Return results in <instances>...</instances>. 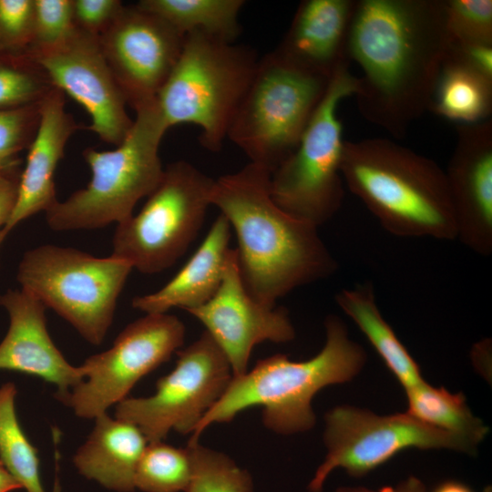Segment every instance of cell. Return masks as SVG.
Here are the masks:
<instances>
[{"label":"cell","instance_id":"obj_1","mask_svg":"<svg viewBox=\"0 0 492 492\" xmlns=\"http://www.w3.org/2000/svg\"><path fill=\"white\" fill-rule=\"evenodd\" d=\"M451 41L445 0H356L346 58L360 114L397 139L428 111Z\"/></svg>","mask_w":492,"mask_h":492},{"label":"cell","instance_id":"obj_2","mask_svg":"<svg viewBox=\"0 0 492 492\" xmlns=\"http://www.w3.org/2000/svg\"><path fill=\"white\" fill-rule=\"evenodd\" d=\"M271 172L250 162L214 179L210 206L235 232L242 282L252 298L269 307L301 286L333 274L337 262L318 228L280 208L270 193Z\"/></svg>","mask_w":492,"mask_h":492},{"label":"cell","instance_id":"obj_3","mask_svg":"<svg viewBox=\"0 0 492 492\" xmlns=\"http://www.w3.org/2000/svg\"><path fill=\"white\" fill-rule=\"evenodd\" d=\"M324 327L325 343L311 359L295 362L276 354L259 360L251 371L232 376L189 442L199 441L208 426L228 423L255 406L262 408V423L274 433L292 435L312 429L316 421L313 396L325 386L352 380L366 361L364 348L350 339L338 316H327Z\"/></svg>","mask_w":492,"mask_h":492},{"label":"cell","instance_id":"obj_4","mask_svg":"<svg viewBox=\"0 0 492 492\" xmlns=\"http://www.w3.org/2000/svg\"><path fill=\"white\" fill-rule=\"evenodd\" d=\"M341 173L391 234L456 239L445 169L433 159L390 138L344 140Z\"/></svg>","mask_w":492,"mask_h":492},{"label":"cell","instance_id":"obj_5","mask_svg":"<svg viewBox=\"0 0 492 492\" xmlns=\"http://www.w3.org/2000/svg\"><path fill=\"white\" fill-rule=\"evenodd\" d=\"M134 110L133 125L116 149H84L90 180L45 212L51 230H96L121 223L133 215L138 201L157 188L164 173L159 149L169 128L156 99Z\"/></svg>","mask_w":492,"mask_h":492},{"label":"cell","instance_id":"obj_6","mask_svg":"<svg viewBox=\"0 0 492 492\" xmlns=\"http://www.w3.org/2000/svg\"><path fill=\"white\" fill-rule=\"evenodd\" d=\"M257 63L246 46L201 33L185 36L179 59L156 97L168 128L194 124L201 130L202 146L220 149Z\"/></svg>","mask_w":492,"mask_h":492},{"label":"cell","instance_id":"obj_7","mask_svg":"<svg viewBox=\"0 0 492 492\" xmlns=\"http://www.w3.org/2000/svg\"><path fill=\"white\" fill-rule=\"evenodd\" d=\"M331 78L292 65L275 50L267 54L258 60L227 137L272 174L296 149Z\"/></svg>","mask_w":492,"mask_h":492},{"label":"cell","instance_id":"obj_8","mask_svg":"<svg viewBox=\"0 0 492 492\" xmlns=\"http://www.w3.org/2000/svg\"><path fill=\"white\" fill-rule=\"evenodd\" d=\"M132 270L130 263L112 255L96 257L72 247L44 244L24 253L16 278L20 289L98 345Z\"/></svg>","mask_w":492,"mask_h":492},{"label":"cell","instance_id":"obj_9","mask_svg":"<svg viewBox=\"0 0 492 492\" xmlns=\"http://www.w3.org/2000/svg\"><path fill=\"white\" fill-rule=\"evenodd\" d=\"M350 66L346 61L334 72L296 149L270 177L274 202L317 228L335 215L344 197L341 173L344 139L338 108L356 93L357 76Z\"/></svg>","mask_w":492,"mask_h":492},{"label":"cell","instance_id":"obj_10","mask_svg":"<svg viewBox=\"0 0 492 492\" xmlns=\"http://www.w3.org/2000/svg\"><path fill=\"white\" fill-rule=\"evenodd\" d=\"M213 182L187 161L167 166L139 212L117 224L111 255L143 274L170 268L203 225Z\"/></svg>","mask_w":492,"mask_h":492},{"label":"cell","instance_id":"obj_11","mask_svg":"<svg viewBox=\"0 0 492 492\" xmlns=\"http://www.w3.org/2000/svg\"><path fill=\"white\" fill-rule=\"evenodd\" d=\"M324 419L327 454L307 487L310 492H322L328 476L336 468L361 477L407 448H448L469 455L477 452V446L468 441L425 425L407 413L378 415L366 409L341 405L330 410Z\"/></svg>","mask_w":492,"mask_h":492},{"label":"cell","instance_id":"obj_12","mask_svg":"<svg viewBox=\"0 0 492 492\" xmlns=\"http://www.w3.org/2000/svg\"><path fill=\"white\" fill-rule=\"evenodd\" d=\"M177 354L175 368L158 380L153 395L117 404L116 418L137 425L148 443L162 441L170 430L192 434L233 376L225 355L206 332Z\"/></svg>","mask_w":492,"mask_h":492},{"label":"cell","instance_id":"obj_13","mask_svg":"<svg viewBox=\"0 0 492 492\" xmlns=\"http://www.w3.org/2000/svg\"><path fill=\"white\" fill-rule=\"evenodd\" d=\"M184 338L185 326L177 316L146 313L127 325L109 349L85 360L83 381L63 403L77 416L96 418L127 398L138 380L183 345Z\"/></svg>","mask_w":492,"mask_h":492},{"label":"cell","instance_id":"obj_14","mask_svg":"<svg viewBox=\"0 0 492 492\" xmlns=\"http://www.w3.org/2000/svg\"><path fill=\"white\" fill-rule=\"evenodd\" d=\"M97 37L128 105L136 109L156 99L179 59L185 36L134 5H124Z\"/></svg>","mask_w":492,"mask_h":492},{"label":"cell","instance_id":"obj_15","mask_svg":"<svg viewBox=\"0 0 492 492\" xmlns=\"http://www.w3.org/2000/svg\"><path fill=\"white\" fill-rule=\"evenodd\" d=\"M30 56L56 87L85 108L88 130L105 143L118 146L124 140L134 120L97 36L76 28L62 45Z\"/></svg>","mask_w":492,"mask_h":492},{"label":"cell","instance_id":"obj_16","mask_svg":"<svg viewBox=\"0 0 492 492\" xmlns=\"http://www.w3.org/2000/svg\"><path fill=\"white\" fill-rule=\"evenodd\" d=\"M225 355L232 375L248 371L253 348L263 342L287 343L295 330L283 308L261 304L246 290L237 255L231 249L221 283L203 305L190 312Z\"/></svg>","mask_w":492,"mask_h":492},{"label":"cell","instance_id":"obj_17","mask_svg":"<svg viewBox=\"0 0 492 492\" xmlns=\"http://www.w3.org/2000/svg\"><path fill=\"white\" fill-rule=\"evenodd\" d=\"M456 239L477 254L492 252V121L459 125L445 170Z\"/></svg>","mask_w":492,"mask_h":492},{"label":"cell","instance_id":"obj_18","mask_svg":"<svg viewBox=\"0 0 492 492\" xmlns=\"http://www.w3.org/2000/svg\"><path fill=\"white\" fill-rule=\"evenodd\" d=\"M0 306L9 316V328L0 343V370L36 375L54 384L56 397L63 403L84 374L53 343L46 329V307L22 289L1 294Z\"/></svg>","mask_w":492,"mask_h":492},{"label":"cell","instance_id":"obj_19","mask_svg":"<svg viewBox=\"0 0 492 492\" xmlns=\"http://www.w3.org/2000/svg\"><path fill=\"white\" fill-rule=\"evenodd\" d=\"M78 128L66 109L65 94L55 87L41 102L39 124L20 175L15 206L0 231V247L21 221L38 212H46L58 201L55 171L67 141Z\"/></svg>","mask_w":492,"mask_h":492},{"label":"cell","instance_id":"obj_20","mask_svg":"<svg viewBox=\"0 0 492 492\" xmlns=\"http://www.w3.org/2000/svg\"><path fill=\"white\" fill-rule=\"evenodd\" d=\"M356 0H304L275 51L292 65L331 78L346 58ZM349 62V61H348Z\"/></svg>","mask_w":492,"mask_h":492},{"label":"cell","instance_id":"obj_21","mask_svg":"<svg viewBox=\"0 0 492 492\" xmlns=\"http://www.w3.org/2000/svg\"><path fill=\"white\" fill-rule=\"evenodd\" d=\"M231 226L220 213L203 241L185 265L158 291L132 300L145 313H165L171 308L187 312L206 303L219 289L231 251Z\"/></svg>","mask_w":492,"mask_h":492},{"label":"cell","instance_id":"obj_22","mask_svg":"<svg viewBox=\"0 0 492 492\" xmlns=\"http://www.w3.org/2000/svg\"><path fill=\"white\" fill-rule=\"evenodd\" d=\"M88 438L73 457L79 473L118 492L135 489V474L148 445L141 430L132 423L97 415Z\"/></svg>","mask_w":492,"mask_h":492},{"label":"cell","instance_id":"obj_23","mask_svg":"<svg viewBox=\"0 0 492 492\" xmlns=\"http://www.w3.org/2000/svg\"><path fill=\"white\" fill-rule=\"evenodd\" d=\"M335 301L359 327L405 389L424 381L417 363L382 316L370 282L341 290L335 295Z\"/></svg>","mask_w":492,"mask_h":492},{"label":"cell","instance_id":"obj_24","mask_svg":"<svg viewBox=\"0 0 492 492\" xmlns=\"http://www.w3.org/2000/svg\"><path fill=\"white\" fill-rule=\"evenodd\" d=\"M459 125L488 119L492 112V78L447 52L428 111Z\"/></svg>","mask_w":492,"mask_h":492},{"label":"cell","instance_id":"obj_25","mask_svg":"<svg viewBox=\"0 0 492 492\" xmlns=\"http://www.w3.org/2000/svg\"><path fill=\"white\" fill-rule=\"evenodd\" d=\"M242 0H141L135 4L172 27L182 36L205 34L233 43L240 34Z\"/></svg>","mask_w":492,"mask_h":492},{"label":"cell","instance_id":"obj_26","mask_svg":"<svg viewBox=\"0 0 492 492\" xmlns=\"http://www.w3.org/2000/svg\"><path fill=\"white\" fill-rule=\"evenodd\" d=\"M405 392L406 413L425 425L459 436L477 447L489 431L471 413L463 393L452 394L444 387L436 388L425 381L405 389Z\"/></svg>","mask_w":492,"mask_h":492},{"label":"cell","instance_id":"obj_27","mask_svg":"<svg viewBox=\"0 0 492 492\" xmlns=\"http://www.w3.org/2000/svg\"><path fill=\"white\" fill-rule=\"evenodd\" d=\"M16 388L0 386V460L27 492H45L36 448L23 431L15 409Z\"/></svg>","mask_w":492,"mask_h":492},{"label":"cell","instance_id":"obj_28","mask_svg":"<svg viewBox=\"0 0 492 492\" xmlns=\"http://www.w3.org/2000/svg\"><path fill=\"white\" fill-rule=\"evenodd\" d=\"M192 474L190 453L159 442L148 443L137 466L135 488L143 492H185Z\"/></svg>","mask_w":492,"mask_h":492},{"label":"cell","instance_id":"obj_29","mask_svg":"<svg viewBox=\"0 0 492 492\" xmlns=\"http://www.w3.org/2000/svg\"><path fill=\"white\" fill-rule=\"evenodd\" d=\"M187 449L192 474L185 492H253L251 474L225 453L199 441L189 442Z\"/></svg>","mask_w":492,"mask_h":492},{"label":"cell","instance_id":"obj_30","mask_svg":"<svg viewBox=\"0 0 492 492\" xmlns=\"http://www.w3.org/2000/svg\"><path fill=\"white\" fill-rule=\"evenodd\" d=\"M28 55H0V109L38 104L55 88Z\"/></svg>","mask_w":492,"mask_h":492},{"label":"cell","instance_id":"obj_31","mask_svg":"<svg viewBox=\"0 0 492 492\" xmlns=\"http://www.w3.org/2000/svg\"><path fill=\"white\" fill-rule=\"evenodd\" d=\"M451 43L492 45L491 0H445Z\"/></svg>","mask_w":492,"mask_h":492},{"label":"cell","instance_id":"obj_32","mask_svg":"<svg viewBox=\"0 0 492 492\" xmlns=\"http://www.w3.org/2000/svg\"><path fill=\"white\" fill-rule=\"evenodd\" d=\"M76 28L73 0H34L33 37L28 55L57 47Z\"/></svg>","mask_w":492,"mask_h":492},{"label":"cell","instance_id":"obj_33","mask_svg":"<svg viewBox=\"0 0 492 492\" xmlns=\"http://www.w3.org/2000/svg\"><path fill=\"white\" fill-rule=\"evenodd\" d=\"M41 102L26 107L0 109V164L14 166L17 152L31 144L38 128Z\"/></svg>","mask_w":492,"mask_h":492},{"label":"cell","instance_id":"obj_34","mask_svg":"<svg viewBox=\"0 0 492 492\" xmlns=\"http://www.w3.org/2000/svg\"><path fill=\"white\" fill-rule=\"evenodd\" d=\"M33 23L34 0H0V55L28 54Z\"/></svg>","mask_w":492,"mask_h":492},{"label":"cell","instance_id":"obj_35","mask_svg":"<svg viewBox=\"0 0 492 492\" xmlns=\"http://www.w3.org/2000/svg\"><path fill=\"white\" fill-rule=\"evenodd\" d=\"M123 7L119 0H73L75 26L98 36L111 25Z\"/></svg>","mask_w":492,"mask_h":492},{"label":"cell","instance_id":"obj_36","mask_svg":"<svg viewBox=\"0 0 492 492\" xmlns=\"http://www.w3.org/2000/svg\"><path fill=\"white\" fill-rule=\"evenodd\" d=\"M448 52L473 69L492 78V45L451 43Z\"/></svg>","mask_w":492,"mask_h":492},{"label":"cell","instance_id":"obj_37","mask_svg":"<svg viewBox=\"0 0 492 492\" xmlns=\"http://www.w3.org/2000/svg\"><path fill=\"white\" fill-rule=\"evenodd\" d=\"M18 165L0 169V231L8 222L15 206L21 175Z\"/></svg>","mask_w":492,"mask_h":492},{"label":"cell","instance_id":"obj_38","mask_svg":"<svg viewBox=\"0 0 492 492\" xmlns=\"http://www.w3.org/2000/svg\"><path fill=\"white\" fill-rule=\"evenodd\" d=\"M335 492H427L425 484L415 477L399 482L395 486H384L377 490L364 487H340Z\"/></svg>","mask_w":492,"mask_h":492},{"label":"cell","instance_id":"obj_39","mask_svg":"<svg viewBox=\"0 0 492 492\" xmlns=\"http://www.w3.org/2000/svg\"><path fill=\"white\" fill-rule=\"evenodd\" d=\"M22 488L19 482L9 473L0 460V492H11Z\"/></svg>","mask_w":492,"mask_h":492},{"label":"cell","instance_id":"obj_40","mask_svg":"<svg viewBox=\"0 0 492 492\" xmlns=\"http://www.w3.org/2000/svg\"><path fill=\"white\" fill-rule=\"evenodd\" d=\"M432 492H474L466 485L456 481V480H447L440 483L436 486Z\"/></svg>","mask_w":492,"mask_h":492},{"label":"cell","instance_id":"obj_41","mask_svg":"<svg viewBox=\"0 0 492 492\" xmlns=\"http://www.w3.org/2000/svg\"><path fill=\"white\" fill-rule=\"evenodd\" d=\"M11 167V166H10ZM5 168H8V167H5L3 166L2 164H0V169H5Z\"/></svg>","mask_w":492,"mask_h":492}]
</instances>
